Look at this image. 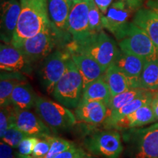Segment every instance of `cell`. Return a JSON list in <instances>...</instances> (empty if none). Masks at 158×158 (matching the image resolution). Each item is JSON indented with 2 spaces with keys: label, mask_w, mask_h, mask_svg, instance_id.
I'll use <instances>...</instances> for the list:
<instances>
[{
  "label": "cell",
  "mask_w": 158,
  "mask_h": 158,
  "mask_svg": "<svg viewBox=\"0 0 158 158\" xmlns=\"http://www.w3.org/2000/svg\"><path fill=\"white\" fill-rule=\"evenodd\" d=\"M65 48L70 54H80L89 56L106 70L114 64L120 51L115 40L103 30L82 40H70Z\"/></svg>",
  "instance_id": "obj_1"
},
{
  "label": "cell",
  "mask_w": 158,
  "mask_h": 158,
  "mask_svg": "<svg viewBox=\"0 0 158 158\" xmlns=\"http://www.w3.org/2000/svg\"><path fill=\"white\" fill-rule=\"evenodd\" d=\"M21 13L12 43L29 38L51 26L48 0H20Z\"/></svg>",
  "instance_id": "obj_2"
},
{
  "label": "cell",
  "mask_w": 158,
  "mask_h": 158,
  "mask_svg": "<svg viewBox=\"0 0 158 158\" xmlns=\"http://www.w3.org/2000/svg\"><path fill=\"white\" fill-rule=\"evenodd\" d=\"M122 137L130 158H158V123L124 130Z\"/></svg>",
  "instance_id": "obj_3"
},
{
  "label": "cell",
  "mask_w": 158,
  "mask_h": 158,
  "mask_svg": "<svg viewBox=\"0 0 158 158\" xmlns=\"http://www.w3.org/2000/svg\"><path fill=\"white\" fill-rule=\"evenodd\" d=\"M70 41L59 34L51 24L49 28L35 36L11 44L19 49L33 64L48 56L56 45L65 46Z\"/></svg>",
  "instance_id": "obj_4"
},
{
  "label": "cell",
  "mask_w": 158,
  "mask_h": 158,
  "mask_svg": "<svg viewBox=\"0 0 158 158\" xmlns=\"http://www.w3.org/2000/svg\"><path fill=\"white\" fill-rule=\"evenodd\" d=\"M83 79L72 58L69 59L66 71L55 86L52 96L57 102L70 109H76L81 100Z\"/></svg>",
  "instance_id": "obj_5"
},
{
  "label": "cell",
  "mask_w": 158,
  "mask_h": 158,
  "mask_svg": "<svg viewBox=\"0 0 158 158\" xmlns=\"http://www.w3.org/2000/svg\"><path fill=\"white\" fill-rule=\"evenodd\" d=\"M35 110L54 134L70 129L77 122L76 115L70 108L43 97H37Z\"/></svg>",
  "instance_id": "obj_6"
},
{
  "label": "cell",
  "mask_w": 158,
  "mask_h": 158,
  "mask_svg": "<svg viewBox=\"0 0 158 158\" xmlns=\"http://www.w3.org/2000/svg\"><path fill=\"white\" fill-rule=\"evenodd\" d=\"M117 40L120 50L135 55L146 61L158 59V51L147 33L130 22Z\"/></svg>",
  "instance_id": "obj_7"
},
{
  "label": "cell",
  "mask_w": 158,
  "mask_h": 158,
  "mask_svg": "<svg viewBox=\"0 0 158 158\" xmlns=\"http://www.w3.org/2000/svg\"><path fill=\"white\" fill-rule=\"evenodd\" d=\"M71 54L67 48L61 47L43 59L38 69V78L43 89L52 94L54 87L66 71Z\"/></svg>",
  "instance_id": "obj_8"
},
{
  "label": "cell",
  "mask_w": 158,
  "mask_h": 158,
  "mask_svg": "<svg viewBox=\"0 0 158 158\" xmlns=\"http://www.w3.org/2000/svg\"><path fill=\"white\" fill-rule=\"evenodd\" d=\"M144 2L145 0H114L105 15L104 29L118 40Z\"/></svg>",
  "instance_id": "obj_9"
},
{
  "label": "cell",
  "mask_w": 158,
  "mask_h": 158,
  "mask_svg": "<svg viewBox=\"0 0 158 158\" xmlns=\"http://www.w3.org/2000/svg\"><path fill=\"white\" fill-rule=\"evenodd\" d=\"M85 147L89 152L102 158H118L123 152L122 138L118 130H98L85 138Z\"/></svg>",
  "instance_id": "obj_10"
},
{
  "label": "cell",
  "mask_w": 158,
  "mask_h": 158,
  "mask_svg": "<svg viewBox=\"0 0 158 158\" xmlns=\"http://www.w3.org/2000/svg\"><path fill=\"white\" fill-rule=\"evenodd\" d=\"M91 1L72 3L68 22V34L71 40L80 41L90 36L89 12Z\"/></svg>",
  "instance_id": "obj_11"
},
{
  "label": "cell",
  "mask_w": 158,
  "mask_h": 158,
  "mask_svg": "<svg viewBox=\"0 0 158 158\" xmlns=\"http://www.w3.org/2000/svg\"><path fill=\"white\" fill-rule=\"evenodd\" d=\"M31 63L19 49L12 44L2 43L0 47V68L6 72L30 73Z\"/></svg>",
  "instance_id": "obj_12"
},
{
  "label": "cell",
  "mask_w": 158,
  "mask_h": 158,
  "mask_svg": "<svg viewBox=\"0 0 158 158\" xmlns=\"http://www.w3.org/2000/svg\"><path fill=\"white\" fill-rule=\"evenodd\" d=\"M15 124L27 136L42 138L52 135L50 128L29 110H19L15 108Z\"/></svg>",
  "instance_id": "obj_13"
},
{
  "label": "cell",
  "mask_w": 158,
  "mask_h": 158,
  "mask_svg": "<svg viewBox=\"0 0 158 158\" xmlns=\"http://www.w3.org/2000/svg\"><path fill=\"white\" fill-rule=\"evenodd\" d=\"M21 13V3L18 0H4L1 5V40L11 44Z\"/></svg>",
  "instance_id": "obj_14"
},
{
  "label": "cell",
  "mask_w": 158,
  "mask_h": 158,
  "mask_svg": "<svg viewBox=\"0 0 158 158\" xmlns=\"http://www.w3.org/2000/svg\"><path fill=\"white\" fill-rule=\"evenodd\" d=\"M71 0H48L49 19L53 27L63 37L71 40L68 34V22L72 6Z\"/></svg>",
  "instance_id": "obj_15"
},
{
  "label": "cell",
  "mask_w": 158,
  "mask_h": 158,
  "mask_svg": "<svg viewBox=\"0 0 158 158\" xmlns=\"http://www.w3.org/2000/svg\"><path fill=\"white\" fill-rule=\"evenodd\" d=\"M78 120L90 124L103 123L108 115V106L101 101L81 100L74 112Z\"/></svg>",
  "instance_id": "obj_16"
},
{
  "label": "cell",
  "mask_w": 158,
  "mask_h": 158,
  "mask_svg": "<svg viewBox=\"0 0 158 158\" xmlns=\"http://www.w3.org/2000/svg\"><path fill=\"white\" fill-rule=\"evenodd\" d=\"M147 61L135 55L128 54L120 50L114 65L127 76L136 88L140 86V78Z\"/></svg>",
  "instance_id": "obj_17"
},
{
  "label": "cell",
  "mask_w": 158,
  "mask_h": 158,
  "mask_svg": "<svg viewBox=\"0 0 158 158\" xmlns=\"http://www.w3.org/2000/svg\"><path fill=\"white\" fill-rule=\"evenodd\" d=\"M151 104L146 105L135 111L124 116L114 124L112 129L124 131L133 128L145 127L149 124L157 122Z\"/></svg>",
  "instance_id": "obj_18"
},
{
  "label": "cell",
  "mask_w": 158,
  "mask_h": 158,
  "mask_svg": "<svg viewBox=\"0 0 158 158\" xmlns=\"http://www.w3.org/2000/svg\"><path fill=\"white\" fill-rule=\"evenodd\" d=\"M71 58L76 64L82 77L84 90L94 81L103 76L106 72V70H104L95 60L86 55L73 54H71Z\"/></svg>",
  "instance_id": "obj_19"
},
{
  "label": "cell",
  "mask_w": 158,
  "mask_h": 158,
  "mask_svg": "<svg viewBox=\"0 0 158 158\" xmlns=\"http://www.w3.org/2000/svg\"><path fill=\"white\" fill-rule=\"evenodd\" d=\"M154 94H155V92L146 90L141 95L138 96L137 98H135L132 101L128 102L123 107L113 112V113L108 114L106 120L102 123L105 128L106 129H112L114 124L118 121H119L121 118L135 111L136 110L141 108L142 106L151 104Z\"/></svg>",
  "instance_id": "obj_20"
},
{
  "label": "cell",
  "mask_w": 158,
  "mask_h": 158,
  "mask_svg": "<svg viewBox=\"0 0 158 158\" xmlns=\"http://www.w3.org/2000/svg\"><path fill=\"white\" fill-rule=\"evenodd\" d=\"M132 22L145 31L158 51V15L149 8H141L135 13Z\"/></svg>",
  "instance_id": "obj_21"
},
{
  "label": "cell",
  "mask_w": 158,
  "mask_h": 158,
  "mask_svg": "<svg viewBox=\"0 0 158 158\" xmlns=\"http://www.w3.org/2000/svg\"><path fill=\"white\" fill-rule=\"evenodd\" d=\"M103 77L108 85L111 98L125 91L136 88L133 82L114 64L106 70Z\"/></svg>",
  "instance_id": "obj_22"
},
{
  "label": "cell",
  "mask_w": 158,
  "mask_h": 158,
  "mask_svg": "<svg viewBox=\"0 0 158 158\" xmlns=\"http://www.w3.org/2000/svg\"><path fill=\"white\" fill-rule=\"evenodd\" d=\"M37 96L27 81L21 82L13 90L10 104L19 110H29L35 108Z\"/></svg>",
  "instance_id": "obj_23"
},
{
  "label": "cell",
  "mask_w": 158,
  "mask_h": 158,
  "mask_svg": "<svg viewBox=\"0 0 158 158\" xmlns=\"http://www.w3.org/2000/svg\"><path fill=\"white\" fill-rule=\"evenodd\" d=\"M27 81V78L21 73L1 71L0 81V105L1 108L10 104V98L15 86L21 82Z\"/></svg>",
  "instance_id": "obj_24"
},
{
  "label": "cell",
  "mask_w": 158,
  "mask_h": 158,
  "mask_svg": "<svg viewBox=\"0 0 158 158\" xmlns=\"http://www.w3.org/2000/svg\"><path fill=\"white\" fill-rule=\"evenodd\" d=\"M111 94L108 87V85L105 81L104 77L98 78L90 84L83 91L81 100L85 101H101L106 105L109 103Z\"/></svg>",
  "instance_id": "obj_25"
},
{
  "label": "cell",
  "mask_w": 158,
  "mask_h": 158,
  "mask_svg": "<svg viewBox=\"0 0 158 158\" xmlns=\"http://www.w3.org/2000/svg\"><path fill=\"white\" fill-rule=\"evenodd\" d=\"M140 86L146 90H158V59L147 61L140 78Z\"/></svg>",
  "instance_id": "obj_26"
},
{
  "label": "cell",
  "mask_w": 158,
  "mask_h": 158,
  "mask_svg": "<svg viewBox=\"0 0 158 158\" xmlns=\"http://www.w3.org/2000/svg\"><path fill=\"white\" fill-rule=\"evenodd\" d=\"M145 91L146 89L140 88L131 89L117 95L112 97L108 105V115L123 107L124 106L132 101L138 96L141 95Z\"/></svg>",
  "instance_id": "obj_27"
},
{
  "label": "cell",
  "mask_w": 158,
  "mask_h": 158,
  "mask_svg": "<svg viewBox=\"0 0 158 158\" xmlns=\"http://www.w3.org/2000/svg\"><path fill=\"white\" fill-rule=\"evenodd\" d=\"M105 15L92 0L89 12V28L90 35L98 34L104 29Z\"/></svg>",
  "instance_id": "obj_28"
},
{
  "label": "cell",
  "mask_w": 158,
  "mask_h": 158,
  "mask_svg": "<svg viewBox=\"0 0 158 158\" xmlns=\"http://www.w3.org/2000/svg\"><path fill=\"white\" fill-rule=\"evenodd\" d=\"M45 138H46L50 141L51 147L48 154L43 158H54L59 154L64 152L66 150L70 149L76 146L73 142L57 137V136L49 135Z\"/></svg>",
  "instance_id": "obj_29"
},
{
  "label": "cell",
  "mask_w": 158,
  "mask_h": 158,
  "mask_svg": "<svg viewBox=\"0 0 158 158\" xmlns=\"http://www.w3.org/2000/svg\"><path fill=\"white\" fill-rule=\"evenodd\" d=\"M15 108L13 105L1 108L0 111V137L2 138L4 134L11 125L15 124Z\"/></svg>",
  "instance_id": "obj_30"
},
{
  "label": "cell",
  "mask_w": 158,
  "mask_h": 158,
  "mask_svg": "<svg viewBox=\"0 0 158 158\" xmlns=\"http://www.w3.org/2000/svg\"><path fill=\"white\" fill-rule=\"evenodd\" d=\"M26 137H27V135L21 132L14 124L7 130L2 138H1V141L7 143L14 149H17L19 143Z\"/></svg>",
  "instance_id": "obj_31"
},
{
  "label": "cell",
  "mask_w": 158,
  "mask_h": 158,
  "mask_svg": "<svg viewBox=\"0 0 158 158\" xmlns=\"http://www.w3.org/2000/svg\"><path fill=\"white\" fill-rule=\"evenodd\" d=\"M38 138L27 136L19 143L17 148L18 153L22 155H31L35 146L36 144Z\"/></svg>",
  "instance_id": "obj_32"
},
{
  "label": "cell",
  "mask_w": 158,
  "mask_h": 158,
  "mask_svg": "<svg viewBox=\"0 0 158 158\" xmlns=\"http://www.w3.org/2000/svg\"><path fill=\"white\" fill-rule=\"evenodd\" d=\"M50 147V141L46 138H38L31 155L35 158H43L48 154Z\"/></svg>",
  "instance_id": "obj_33"
},
{
  "label": "cell",
  "mask_w": 158,
  "mask_h": 158,
  "mask_svg": "<svg viewBox=\"0 0 158 158\" xmlns=\"http://www.w3.org/2000/svg\"><path fill=\"white\" fill-rule=\"evenodd\" d=\"M54 158H91L82 148L76 147L66 150Z\"/></svg>",
  "instance_id": "obj_34"
},
{
  "label": "cell",
  "mask_w": 158,
  "mask_h": 158,
  "mask_svg": "<svg viewBox=\"0 0 158 158\" xmlns=\"http://www.w3.org/2000/svg\"><path fill=\"white\" fill-rule=\"evenodd\" d=\"M14 148L5 142L0 143V158H17V152Z\"/></svg>",
  "instance_id": "obj_35"
},
{
  "label": "cell",
  "mask_w": 158,
  "mask_h": 158,
  "mask_svg": "<svg viewBox=\"0 0 158 158\" xmlns=\"http://www.w3.org/2000/svg\"><path fill=\"white\" fill-rule=\"evenodd\" d=\"M114 1V0H94V3L104 15L106 14L108 8Z\"/></svg>",
  "instance_id": "obj_36"
},
{
  "label": "cell",
  "mask_w": 158,
  "mask_h": 158,
  "mask_svg": "<svg viewBox=\"0 0 158 158\" xmlns=\"http://www.w3.org/2000/svg\"><path fill=\"white\" fill-rule=\"evenodd\" d=\"M151 107L152 108L153 113L155 114V116L158 122V92H155L152 100L151 102Z\"/></svg>",
  "instance_id": "obj_37"
},
{
  "label": "cell",
  "mask_w": 158,
  "mask_h": 158,
  "mask_svg": "<svg viewBox=\"0 0 158 158\" xmlns=\"http://www.w3.org/2000/svg\"><path fill=\"white\" fill-rule=\"evenodd\" d=\"M147 6V8L152 10L158 15V0H148Z\"/></svg>",
  "instance_id": "obj_38"
},
{
  "label": "cell",
  "mask_w": 158,
  "mask_h": 158,
  "mask_svg": "<svg viewBox=\"0 0 158 158\" xmlns=\"http://www.w3.org/2000/svg\"><path fill=\"white\" fill-rule=\"evenodd\" d=\"M73 2H84V1H86V0H71Z\"/></svg>",
  "instance_id": "obj_39"
}]
</instances>
